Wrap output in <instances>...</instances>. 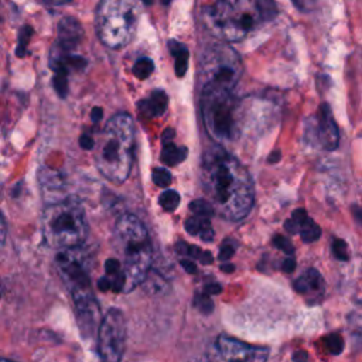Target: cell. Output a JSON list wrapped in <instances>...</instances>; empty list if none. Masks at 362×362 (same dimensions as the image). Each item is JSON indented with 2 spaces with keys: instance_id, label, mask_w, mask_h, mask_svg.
<instances>
[{
  "instance_id": "obj_1",
  "label": "cell",
  "mask_w": 362,
  "mask_h": 362,
  "mask_svg": "<svg viewBox=\"0 0 362 362\" xmlns=\"http://www.w3.org/2000/svg\"><path fill=\"white\" fill-rule=\"evenodd\" d=\"M201 182L215 211L230 221L245 218L253 205V182L246 168L222 147H211L201 165Z\"/></svg>"
},
{
  "instance_id": "obj_2",
  "label": "cell",
  "mask_w": 362,
  "mask_h": 362,
  "mask_svg": "<svg viewBox=\"0 0 362 362\" xmlns=\"http://www.w3.org/2000/svg\"><path fill=\"white\" fill-rule=\"evenodd\" d=\"M113 249L126 276V293L148 276L153 249L144 225L132 214L122 215L113 229Z\"/></svg>"
},
{
  "instance_id": "obj_3",
  "label": "cell",
  "mask_w": 362,
  "mask_h": 362,
  "mask_svg": "<svg viewBox=\"0 0 362 362\" xmlns=\"http://www.w3.org/2000/svg\"><path fill=\"white\" fill-rule=\"evenodd\" d=\"M133 120L127 113H117L106 123L102 141L95 156L99 171L112 182H123L133 164Z\"/></svg>"
},
{
  "instance_id": "obj_4",
  "label": "cell",
  "mask_w": 362,
  "mask_h": 362,
  "mask_svg": "<svg viewBox=\"0 0 362 362\" xmlns=\"http://www.w3.org/2000/svg\"><path fill=\"white\" fill-rule=\"evenodd\" d=\"M45 242L55 249L79 247L88 235V223L82 206L75 201H62L45 208L42 215Z\"/></svg>"
},
{
  "instance_id": "obj_5",
  "label": "cell",
  "mask_w": 362,
  "mask_h": 362,
  "mask_svg": "<svg viewBox=\"0 0 362 362\" xmlns=\"http://www.w3.org/2000/svg\"><path fill=\"white\" fill-rule=\"evenodd\" d=\"M260 18L250 0H218L208 6L202 18L206 28L218 38L239 41L246 37Z\"/></svg>"
},
{
  "instance_id": "obj_6",
  "label": "cell",
  "mask_w": 362,
  "mask_h": 362,
  "mask_svg": "<svg viewBox=\"0 0 362 362\" xmlns=\"http://www.w3.org/2000/svg\"><path fill=\"white\" fill-rule=\"evenodd\" d=\"M137 8L132 0H102L96 8L98 37L112 48L126 45L134 35Z\"/></svg>"
},
{
  "instance_id": "obj_7",
  "label": "cell",
  "mask_w": 362,
  "mask_h": 362,
  "mask_svg": "<svg viewBox=\"0 0 362 362\" xmlns=\"http://www.w3.org/2000/svg\"><path fill=\"white\" fill-rule=\"evenodd\" d=\"M201 106L208 134L218 141L233 139L236 99L232 90L205 83L202 86Z\"/></svg>"
},
{
  "instance_id": "obj_8",
  "label": "cell",
  "mask_w": 362,
  "mask_h": 362,
  "mask_svg": "<svg viewBox=\"0 0 362 362\" xmlns=\"http://www.w3.org/2000/svg\"><path fill=\"white\" fill-rule=\"evenodd\" d=\"M89 260L79 247L59 250L55 256L57 270L71 291L75 307L95 301L89 277Z\"/></svg>"
},
{
  "instance_id": "obj_9",
  "label": "cell",
  "mask_w": 362,
  "mask_h": 362,
  "mask_svg": "<svg viewBox=\"0 0 362 362\" xmlns=\"http://www.w3.org/2000/svg\"><path fill=\"white\" fill-rule=\"evenodd\" d=\"M205 74V83L221 86L233 90L240 76L239 57L233 49L226 47H212L205 55L202 64Z\"/></svg>"
},
{
  "instance_id": "obj_10",
  "label": "cell",
  "mask_w": 362,
  "mask_h": 362,
  "mask_svg": "<svg viewBox=\"0 0 362 362\" xmlns=\"http://www.w3.org/2000/svg\"><path fill=\"white\" fill-rule=\"evenodd\" d=\"M126 344V321L120 310L110 308L98 328V351L102 362H120Z\"/></svg>"
},
{
  "instance_id": "obj_11",
  "label": "cell",
  "mask_w": 362,
  "mask_h": 362,
  "mask_svg": "<svg viewBox=\"0 0 362 362\" xmlns=\"http://www.w3.org/2000/svg\"><path fill=\"white\" fill-rule=\"evenodd\" d=\"M216 349L225 362H266L269 349L256 346L228 335H219Z\"/></svg>"
},
{
  "instance_id": "obj_12",
  "label": "cell",
  "mask_w": 362,
  "mask_h": 362,
  "mask_svg": "<svg viewBox=\"0 0 362 362\" xmlns=\"http://www.w3.org/2000/svg\"><path fill=\"white\" fill-rule=\"evenodd\" d=\"M315 139L318 144L327 151L335 150L339 144L338 126L334 120V116L328 103H321L318 109L317 123H315Z\"/></svg>"
},
{
  "instance_id": "obj_13",
  "label": "cell",
  "mask_w": 362,
  "mask_h": 362,
  "mask_svg": "<svg viewBox=\"0 0 362 362\" xmlns=\"http://www.w3.org/2000/svg\"><path fill=\"white\" fill-rule=\"evenodd\" d=\"M284 229L290 233H300L303 242L311 243L321 236V228L307 215L305 209H296L284 222Z\"/></svg>"
},
{
  "instance_id": "obj_14",
  "label": "cell",
  "mask_w": 362,
  "mask_h": 362,
  "mask_svg": "<svg viewBox=\"0 0 362 362\" xmlns=\"http://www.w3.org/2000/svg\"><path fill=\"white\" fill-rule=\"evenodd\" d=\"M83 37L82 25L74 17H64L58 24L57 34V51L64 54H71L69 51L75 49ZM55 49V48H54Z\"/></svg>"
},
{
  "instance_id": "obj_15",
  "label": "cell",
  "mask_w": 362,
  "mask_h": 362,
  "mask_svg": "<svg viewBox=\"0 0 362 362\" xmlns=\"http://www.w3.org/2000/svg\"><path fill=\"white\" fill-rule=\"evenodd\" d=\"M293 287L298 294L305 296L310 303H318L325 291L324 279L315 269H308L298 279H296Z\"/></svg>"
},
{
  "instance_id": "obj_16",
  "label": "cell",
  "mask_w": 362,
  "mask_h": 362,
  "mask_svg": "<svg viewBox=\"0 0 362 362\" xmlns=\"http://www.w3.org/2000/svg\"><path fill=\"white\" fill-rule=\"evenodd\" d=\"M137 106H139L140 112L147 117L161 116L168 106V96L164 90L156 89L151 92V95L147 99L140 100L137 103Z\"/></svg>"
},
{
  "instance_id": "obj_17",
  "label": "cell",
  "mask_w": 362,
  "mask_h": 362,
  "mask_svg": "<svg viewBox=\"0 0 362 362\" xmlns=\"http://www.w3.org/2000/svg\"><path fill=\"white\" fill-rule=\"evenodd\" d=\"M185 230L192 235L198 236L204 242H211L215 236V232L211 226V221L208 218L201 216H191L185 221Z\"/></svg>"
},
{
  "instance_id": "obj_18",
  "label": "cell",
  "mask_w": 362,
  "mask_h": 362,
  "mask_svg": "<svg viewBox=\"0 0 362 362\" xmlns=\"http://www.w3.org/2000/svg\"><path fill=\"white\" fill-rule=\"evenodd\" d=\"M168 49H170V54L175 59V65H174L175 75L178 78H182L187 74V69H188V58H189L188 48L184 44L175 41V40H170L168 41Z\"/></svg>"
},
{
  "instance_id": "obj_19",
  "label": "cell",
  "mask_w": 362,
  "mask_h": 362,
  "mask_svg": "<svg viewBox=\"0 0 362 362\" xmlns=\"http://www.w3.org/2000/svg\"><path fill=\"white\" fill-rule=\"evenodd\" d=\"M187 154H188L187 147H184V146L178 147L171 141V143L163 144L160 158H161V163L165 165H177L178 163H181L187 158Z\"/></svg>"
},
{
  "instance_id": "obj_20",
  "label": "cell",
  "mask_w": 362,
  "mask_h": 362,
  "mask_svg": "<svg viewBox=\"0 0 362 362\" xmlns=\"http://www.w3.org/2000/svg\"><path fill=\"white\" fill-rule=\"evenodd\" d=\"M189 211L194 214V216H201V218H208V219H211L215 214V208L212 206V204L204 198L194 199L189 204Z\"/></svg>"
},
{
  "instance_id": "obj_21",
  "label": "cell",
  "mask_w": 362,
  "mask_h": 362,
  "mask_svg": "<svg viewBox=\"0 0 362 362\" xmlns=\"http://www.w3.org/2000/svg\"><path fill=\"white\" fill-rule=\"evenodd\" d=\"M255 6L257 8L260 20H263V21L273 20L277 16L279 10H277L274 0H256Z\"/></svg>"
},
{
  "instance_id": "obj_22",
  "label": "cell",
  "mask_w": 362,
  "mask_h": 362,
  "mask_svg": "<svg viewBox=\"0 0 362 362\" xmlns=\"http://www.w3.org/2000/svg\"><path fill=\"white\" fill-rule=\"evenodd\" d=\"M158 204L160 206L167 211V212H173L174 209H177L178 204H180V195L177 191L174 189H167L164 191L160 197H158Z\"/></svg>"
},
{
  "instance_id": "obj_23",
  "label": "cell",
  "mask_w": 362,
  "mask_h": 362,
  "mask_svg": "<svg viewBox=\"0 0 362 362\" xmlns=\"http://www.w3.org/2000/svg\"><path fill=\"white\" fill-rule=\"evenodd\" d=\"M154 71V62L150 58H140L132 68V72L139 79H146Z\"/></svg>"
},
{
  "instance_id": "obj_24",
  "label": "cell",
  "mask_w": 362,
  "mask_h": 362,
  "mask_svg": "<svg viewBox=\"0 0 362 362\" xmlns=\"http://www.w3.org/2000/svg\"><path fill=\"white\" fill-rule=\"evenodd\" d=\"M324 344H325V348L328 349L329 354L332 355H339L342 351H344V338L339 335V334H329L324 338Z\"/></svg>"
},
{
  "instance_id": "obj_25",
  "label": "cell",
  "mask_w": 362,
  "mask_h": 362,
  "mask_svg": "<svg viewBox=\"0 0 362 362\" xmlns=\"http://www.w3.org/2000/svg\"><path fill=\"white\" fill-rule=\"evenodd\" d=\"M33 35V28L30 25H24L18 31V45L16 49L17 57H24L27 54V44Z\"/></svg>"
},
{
  "instance_id": "obj_26",
  "label": "cell",
  "mask_w": 362,
  "mask_h": 362,
  "mask_svg": "<svg viewBox=\"0 0 362 362\" xmlns=\"http://www.w3.org/2000/svg\"><path fill=\"white\" fill-rule=\"evenodd\" d=\"M192 305L195 308H198L202 314H209L214 310V303H212L209 294H206V293H197L194 297Z\"/></svg>"
},
{
  "instance_id": "obj_27",
  "label": "cell",
  "mask_w": 362,
  "mask_h": 362,
  "mask_svg": "<svg viewBox=\"0 0 362 362\" xmlns=\"http://www.w3.org/2000/svg\"><path fill=\"white\" fill-rule=\"evenodd\" d=\"M331 249H332V255L335 256V259L341 260V262H346L349 259V249L345 240L335 238L331 243Z\"/></svg>"
},
{
  "instance_id": "obj_28",
  "label": "cell",
  "mask_w": 362,
  "mask_h": 362,
  "mask_svg": "<svg viewBox=\"0 0 362 362\" xmlns=\"http://www.w3.org/2000/svg\"><path fill=\"white\" fill-rule=\"evenodd\" d=\"M349 325H351V332L358 338H362V307H356L351 317H349Z\"/></svg>"
},
{
  "instance_id": "obj_29",
  "label": "cell",
  "mask_w": 362,
  "mask_h": 362,
  "mask_svg": "<svg viewBox=\"0 0 362 362\" xmlns=\"http://www.w3.org/2000/svg\"><path fill=\"white\" fill-rule=\"evenodd\" d=\"M52 83H54V89L58 93V96L65 98L66 93H68V74L55 72Z\"/></svg>"
},
{
  "instance_id": "obj_30",
  "label": "cell",
  "mask_w": 362,
  "mask_h": 362,
  "mask_svg": "<svg viewBox=\"0 0 362 362\" xmlns=\"http://www.w3.org/2000/svg\"><path fill=\"white\" fill-rule=\"evenodd\" d=\"M153 182L157 185V187H168L171 184V174L167 168H163V167H158V168H154L153 171Z\"/></svg>"
},
{
  "instance_id": "obj_31",
  "label": "cell",
  "mask_w": 362,
  "mask_h": 362,
  "mask_svg": "<svg viewBox=\"0 0 362 362\" xmlns=\"http://www.w3.org/2000/svg\"><path fill=\"white\" fill-rule=\"evenodd\" d=\"M273 245L277 247V249H280V250H283L286 255H288V256H291L293 253H294V246H293V243L287 239V238H284V236H281V235H276L274 238H273Z\"/></svg>"
},
{
  "instance_id": "obj_32",
  "label": "cell",
  "mask_w": 362,
  "mask_h": 362,
  "mask_svg": "<svg viewBox=\"0 0 362 362\" xmlns=\"http://www.w3.org/2000/svg\"><path fill=\"white\" fill-rule=\"evenodd\" d=\"M233 255H235V245L230 243L229 240H228V242L225 240V242L222 243L221 249H219V259L225 262V260H229Z\"/></svg>"
},
{
  "instance_id": "obj_33",
  "label": "cell",
  "mask_w": 362,
  "mask_h": 362,
  "mask_svg": "<svg viewBox=\"0 0 362 362\" xmlns=\"http://www.w3.org/2000/svg\"><path fill=\"white\" fill-rule=\"evenodd\" d=\"M291 1L301 11H311L317 3V0H291Z\"/></svg>"
},
{
  "instance_id": "obj_34",
  "label": "cell",
  "mask_w": 362,
  "mask_h": 362,
  "mask_svg": "<svg viewBox=\"0 0 362 362\" xmlns=\"http://www.w3.org/2000/svg\"><path fill=\"white\" fill-rule=\"evenodd\" d=\"M79 146L83 148V150H92L95 143H93V139L89 136V134H82L79 137Z\"/></svg>"
},
{
  "instance_id": "obj_35",
  "label": "cell",
  "mask_w": 362,
  "mask_h": 362,
  "mask_svg": "<svg viewBox=\"0 0 362 362\" xmlns=\"http://www.w3.org/2000/svg\"><path fill=\"white\" fill-rule=\"evenodd\" d=\"M180 263H181V266L184 267V270L187 273H192L194 274L197 272V266H195L194 260H191V259H181Z\"/></svg>"
},
{
  "instance_id": "obj_36",
  "label": "cell",
  "mask_w": 362,
  "mask_h": 362,
  "mask_svg": "<svg viewBox=\"0 0 362 362\" xmlns=\"http://www.w3.org/2000/svg\"><path fill=\"white\" fill-rule=\"evenodd\" d=\"M222 291V287L219 283H208L205 286V293L212 296V294H219Z\"/></svg>"
},
{
  "instance_id": "obj_37",
  "label": "cell",
  "mask_w": 362,
  "mask_h": 362,
  "mask_svg": "<svg viewBox=\"0 0 362 362\" xmlns=\"http://www.w3.org/2000/svg\"><path fill=\"white\" fill-rule=\"evenodd\" d=\"M174 137H175V132H174L173 129H165V130L161 133V143H163V144L171 143Z\"/></svg>"
},
{
  "instance_id": "obj_38",
  "label": "cell",
  "mask_w": 362,
  "mask_h": 362,
  "mask_svg": "<svg viewBox=\"0 0 362 362\" xmlns=\"http://www.w3.org/2000/svg\"><path fill=\"white\" fill-rule=\"evenodd\" d=\"M283 270L284 272H287V273H291L294 269H296V260L290 256V257H287L284 262H283Z\"/></svg>"
},
{
  "instance_id": "obj_39",
  "label": "cell",
  "mask_w": 362,
  "mask_h": 362,
  "mask_svg": "<svg viewBox=\"0 0 362 362\" xmlns=\"http://www.w3.org/2000/svg\"><path fill=\"white\" fill-rule=\"evenodd\" d=\"M293 361L294 362H307L308 361V354L305 351H303V349L296 351L294 355H293Z\"/></svg>"
},
{
  "instance_id": "obj_40",
  "label": "cell",
  "mask_w": 362,
  "mask_h": 362,
  "mask_svg": "<svg viewBox=\"0 0 362 362\" xmlns=\"http://www.w3.org/2000/svg\"><path fill=\"white\" fill-rule=\"evenodd\" d=\"M102 116H103V110L100 109V107H93L92 109V112H90V119H92V122L93 123H98L100 119H102Z\"/></svg>"
},
{
  "instance_id": "obj_41",
  "label": "cell",
  "mask_w": 362,
  "mask_h": 362,
  "mask_svg": "<svg viewBox=\"0 0 362 362\" xmlns=\"http://www.w3.org/2000/svg\"><path fill=\"white\" fill-rule=\"evenodd\" d=\"M280 158H281V153H280L279 150H276V151H273V153H270V154H269V157H267V163L274 164V163L280 161Z\"/></svg>"
},
{
  "instance_id": "obj_42",
  "label": "cell",
  "mask_w": 362,
  "mask_h": 362,
  "mask_svg": "<svg viewBox=\"0 0 362 362\" xmlns=\"http://www.w3.org/2000/svg\"><path fill=\"white\" fill-rule=\"evenodd\" d=\"M221 270L225 272V273H232L235 270V266L233 264H222Z\"/></svg>"
},
{
  "instance_id": "obj_43",
  "label": "cell",
  "mask_w": 362,
  "mask_h": 362,
  "mask_svg": "<svg viewBox=\"0 0 362 362\" xmlns=\"http://www.w3.org/2000/svg\"><path fill=\"white\" fill-rule=\"evenodd\" d=\"M1 242H4V236H6V221H4V218L1 219Z\"/></svg>"
},
{
  "instance_id": "obj_44",
  "label": "cell",
  "mask_w": 362,
  "mask_h": 362,
  "mask_svg": "<svg viewBox=\"0 0 362 362\" xmlns=\"http://www.w3.org/2000/svg\"><path fill=\"white\" fill-rule=\"evenodd\" d=\"M144 6H151L154 3V0H141Z\"/></svg>"
},
{
  "instance_id": "obj_45",
  "label": "cell",
  "mask_w": 362,
  "mask_h": 362,
  "mask_svg": "<svg viewBox=\"0 0 362 362\" xmlns=\"http://www.w3.org/2000/svg\"><path fill=\"white\" fill-rule=\"evenodd\" d=\"M47 1H55V3H61V1H66V0H47Z\"/></svg>"
},
{
  "instance_id": "obj_46",
  "label": "cell",
  "mask_w": 362,
  "mask_h": 362,
  "mask_svg": "<svg viewBox=\"0 0 362 362\" xmlns=\"http://www.w3.org/2000/svg\"><path fill=\"white\" fill-rule=\"evenodd\" d=\"M163 3H164V4H168V3H170V0H163Z\"/></svg>"
},
{
  "instance_id": "obj_47",
  "label": "cell",
  "mask_w": 362,
  "mask_h": 362,
  "mask_svg": "<svg viewBox=\"0 0 362 362\" xmlns=\"http://www.w3.org/2000/svg\"><path fill=\"white\" fill-rule=\"evenodd\" d=\"M1 362H11V361H7V359H3Z\"/></svg>"
}]
</instances>
